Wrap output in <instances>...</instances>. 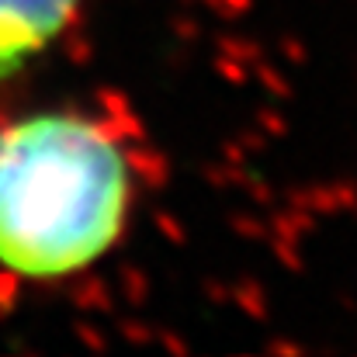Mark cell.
<instances>
[{"mask_svg": "<svg viewBox=\"0 0 357 357\" xmlns=\"http://www.w3.org/2000/svg\"><path fill=\"white\" fill-rule=\"evenodd\" d=\"M132 167L115 135L77 112L0 128V267L56 281L98 264L125 233Z\"/></svg>", "mask_w": 357, "mask_h": 357, "instance_id": "1", "label": "cell"}, {"mask_svg": "<svg viewBox=\"0 0 357 357\" xmlns=\"http://www.w3.org/2000/svg\"><path fill=\"white\" fill-rule=\"evenodd\" d=\"M80 0H0V80L42 56L77 17Z\"/></svg>", "mask_w": 357, "mask_h": 357, "instance_id": "2", "label": "cell"}]
</instances>
